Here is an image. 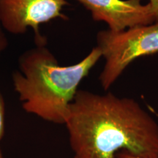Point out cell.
Here are the masks:
<instances>
[{
  "label": "cell",
  "instance_id": "obj_7",
  "mask_svg": "<svg viewBox=\"0 0 158 158\" xmlns=\"http://www.w3.org/2000/svg\"><path fill=\"white\" fill-rule=\"evenodd\" d=\"M7 45H8V40L6 32L0 24V57L7 49Z\"/></svg>",
  "mask_w": 158,
  "mask_h": 158
},
{
  "label": "cell",
  "instance_id": "obj_4",
  "mask_svg": "<svg viewBox=\"0 0 158 158\" xmlns=\"http://www.w3.org/2000/svg\"><path fill=\"white\" fill-rule=\"evenodd\" d=\"M68 5V0H0V24L5 32L15 35L31 29L36 45H45L40 27L59 18L64 19L62 11Z\"/></svg>",
  "mask_w": 158,
  "mask_h": 158
},
{
  "label": "cell",
  "instance_id": "obj_3",
  "mask_svg": "<svg viewBox=\"0 0 158 158\" xmlns=\"http://www.w3.org/2000/svg\"><path fill=\"white\" fill-rule=\"evenodd\" d=\"M97 47L105 59L99 79L103 89L107 90L134 60L158 53V21L119 31H100Z\"/></svg>",
  "mask_w": 158,
  "mask_h": 158
},
{
  "label": "cell",
  "instance_id": "obj_6",
  "mask_svg": "<svg viewBox=\"0 0 158 158\" xmlns=\"http://www.w3.org/2000/svg\"><path fill=\"white\" fill-rule=\"evenodd\" d=\"M5 108L2 96L0 93V141L5 133Z\"/></svg>",
  "mask_w": 158,
  "mask_h": 158
},
{
  "label": "cell",
  "instance_id": "obj_2",
  "mask_svg": "<svg viewBox=\"0 0 158 158\" xmlns=\"http://www.w3.org/2000/svg\"><path fill=\"white\" fill-rule=\"evenodd\" d=\"M101 57L96 46L80 62L62 66L45 45L26 51L12 75L23 108L45 121L64 124L79 84Z\"/></svg>",
  "mask_w": 158,
  "mask_h": 158
},
{
  "label": "cell",
  "instance_id": "obj_9",
  "mask_svg": "<svg viewBox=\"0 0 158 158\" xmlns=\"http://www.w3.org/2000/svg\"><path fill=\"white\" fill-rule=\"evenodd\" d=\"M149 3L152 6V8L155 13L156 20L158 21V0H149Z\"/></svg>",
  "mask_w": 158,
  "mask_h": 158
},
{
  "label": "cell",
  "instance_id": "obj_5",
  "mask_svg": "<svg viewBox=\"0 0 158 158\" xmlns=\"http://www.w3.org/2000/svg\"><path fill=\"white\" fill-rule=\"evenodd\" d=\"M91 13L95 21L107 23L108 29L119 31L157 21L149 3L143 0H76Z\"/></svg>",
  "mask_w": 158,
  "mask_h": 158
},
{
  "label": "cell",
  "instance_id": "obj_8",
  "mask_svg": "<svg viewBox=\"0 0 158 158\" xmlns=\"http://www.w3.org/2000/svg\"><path fill=\"white\" fill-rule=\"evenodd\" d=\"M116 158H158V156H150V155H141L127 152H123L119 153L117 155Z\"/></svg>",
  "mask_w": 158,
  "mask_h": 158
},
{
  "label": "cell",
  "instance_id": "obj_1",
  "mask_svg": "<svg viewBox=\"0 0 158 158\" xmlns=\"http://www.w3.org/2000/svg\"><path fill=\"white\" fill-rule=\"evenodd\" d=\"M64 124L74 158L158 156V124L133 98L78 90Z\"/></svg>",
  "mask_w": 158,
  "mask_h": 158
},
{
  "label": "cell",
  "instance_id": "obj_10",
  "mask_svg": "<svg viewBox=\"0 0 158 158\" xmlns=\"http://www.w3.org/2000/svg\"><path fill=\"white\" fill-rule=\"evenodd\" d=\"M0 158H5V157H4V155H3L2 152L1 148H0Z\"/></svg>",
  "mask_w": 158,
  "mask_h": 158
}]
</instances>
